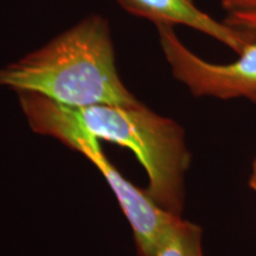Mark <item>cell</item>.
Instances as JSON below:
<instances>
[{
	"instance_id": "1",
	"label": "cell",
	"mask_w": 256,
	"mask_h": 256,
	"mask_svg": "<svg viewBox=\"0 0 256 256\" xmlns=\"http://www.w3.org/2000/svg\"><path fill=\"white\" fill-rule=\"evenodd\" d=\"M19 104L34 132L56 138L66 146L94 138L130 148L148 176L147 194L162 209L180 216L190 153L183 130L174 121L142 104L70 107L37 92H23Z\"/></svg>"
},
{
	"instance_id": "2",
	"label": "cell",
	"mask_w": 256,
	"mask_h": 256,
	"mask_svg": "<svg viewBox=\"0 0 256 256\" xmlns=\"http://www.w3.org/2000/svg\"><path fill=\"white\" fill-rule=\"evenodd\" d=\"M0 87L37 92L70 107L142 104L121 81L110 22L98 14L0 68Z\"/></svg>"
},
{
	"instance_id": "3",
	"label": "cell",
	"mask_w": 256,
	"mask_h": 256,
	"mask_svg": "<svg viewBox=\"0 0 256 256\" xmlns=\"http://www.w3.org/2000/svg\"><path fill=\"white\" fill-rule=\"evenodd\" d=\"M159 43L172 74L197 98H247L256 104V34L252 43L228 64L202 60L182 43L171 25H156ZM256 32V31H255Z\"/></svg>"
},
{
	"instance_id": "4",
	"label": "cell",
	"mask_w": 256,
	"mask_h": 256,
	"mask_svg": "<svg viewBox=\"0 0 256 256\" xmlns=\"http://www.w3.org/2000/svg\"><path fill=\"white\" fill-rule=\"evenodd\" d=\"M78 151L87 156L107 179L132 226L140 256H156L182 220L180 216L162 209L146 191L139 190L124 179L106 158L98 139L82 144Z\"/></svg>"
},
{
	"instance_id": "5",
	"label": "cell",
	"mask_w": 256,
	"mask_h": 256,
	"mask_svg": "<svg viewBox=\"0 0 256 256\" xmlns=\"http://www.w3.org/2000/svg\"><path fill=\"white\" fill-rule=\"evenodd\" d=\"M128 14L151 20L156 25H184L242 54L256 32L230 26L203 12L194 0H115Z\"/></svg>"
},
{
	"instance_id": "6",
	"label": "cell",
	"mask_w": 256,
	"mask_h": 256,
	"mask_svg": "<svg viewBox=\"0 0 256 256\" xmlns=\"http://www.w3.org/2000/svg\"><path fill=\"white\" fill-rule=\"evenodd\" d=\"M156 256H203L200 228L180 220Z\"/></svg>"
},
{
	"instance_id": "7",
	"label": "cell",
	"mask_w": 256,
	"mask_h": 256,
	"mask_svg": "<svg viewBox=\"0 0 256 256\" xmlns=\"http://www.w3.org/2000/svg\"><path fill=\"white\" fill-rule=\"evenodd\" d=\"M224 22L230 26L243 28V30L256 31V10L230 14L226 16Z\"/></svg>"
},
{
	"instance_id": "8",
	"label": "cell",
	"mask_w": 256,
	"mask_h": 256,
	"mask_svg": "<svg viewBox=\"0 0 256 256\" xmlns=\"http://www.w3.org/2000/svg\"><path fill=\"white\" fill-rule=\"evenodd\" d=\"M224 11L230 14L236 12L254 11L256 10V0H222Z\"/></svg>"
},
{
	"instance_id": "9",
	"label": "cell",
	"mask_w": 256,
	"mask_h": 256,
	"mask_svg": "<svg viewBox=\"0 0 256 256\" xmlns=\"http://www.w3.org/2000/svg\"><path fill=\"white\" fill-rule=\"evenodd\" d=\"M249 186L256 192V159L254 164H252V172L250 179H249Z\"/></svg>"
}]
</instances>
